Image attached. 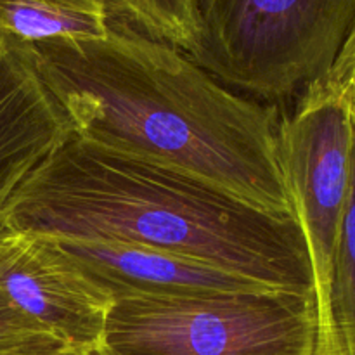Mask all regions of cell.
<instances>
[{"label": "cell", "mask_w": 355, "mask_h": 355, "mask_svg": "<svg viewBox=\"0 0 355 355\" xmlns=\"http://www.w3.org/2000/svg\"><path fill=\"white\" fill-rule=\"evenodd\" d=\"M101 355H322L315 293L259 288L114 300Z\"/></svg>", "instance_id": "3957f363"}, {"label": "cell", "mask_w": 355, "mask_h": 355, "mask_svg": "<svg viewBox=\"0 0 355 355\" xmlns=\"http://www.w3.org/2000/svg\"><path fill=\"white\" fill-rule=\"evenodd\" d=\"M0 229L137 245L200 260L276 290L315 293L295 215L69 135L0 208Z\"/></svg>", "instance_id": "7a4b0ae2"}, {"label": "cell", "mask_w": 355, "mask_h": 355, "mask_svg": "<svg viewBox=\"0 0 355 355\" xmlns=\"http://www.w3.org/2000/svg\"><path fill=\"white\" fill-rule=\"evenodd\" d=\"M45 239L111 304L132 297H182L269 288L210 263L144 246Z\"/></svg>", "instance_id": "52a82bcc"}, {"label": "cell", "mask_w": 355, "mask_h": 355, "mask_svg": "<svg viewBox=\"0 0 355 355\" xmlns=\"http://www.w3.org/2000/svg\"><path fill=\"white\" fill-rule=\"evenodd\" d=\"M0 293L62 345L96 352L111 300L42 236L0 229Z\"/></svg>", "instance_id": "8992f818"}, {"label": "cell", "mask_w": 355, "mask_h": 355, "mask_svg": "<svg viewBox=\"0 0 355 355\" xmlns=\"http://www.w3.org/2000/svg\"><path fill=\"white\" fill-rule=\"evenodd\" d=\"M69 135L64 114L23 45L0 38V208Z\"/></svg>", "instance_id": "ba28073f"}, {"label": "cell", "mask_w": 355, "mask_h": 355, "mask_svg": "<svg viewBox=\"0 0 355 355\" xmlns=\"http://www.w3.org/2000/svg\"><path fill=\"white\" fill-rule=\"evenodd\" d=\"M111 16L191 55L200 38V0H103Z\"/></svg>", "instance_id": "8fae6325"}, {"label": "cell", "mask_w": 355, "mask_h": 355, "mask_svg": "<svg viewBox=\"0 0 355 355\" xmlns=\"http://www.w3.org/2000/svg\"><path fill=\"white\" fill-rule=\"evenodd\" d=\"M58 338L49 335L42 326L17 311L0 293V354L33 349H61Z\"/></svg>", "instance_id": "7c38bea8"}, {"label": "cell", "mask_w": 355, "mask_h": 355, "mask_svg": "<svg viewBox=\"0 0 355 355\" xmlns=\"http://www.w3.org/2000/svg\"><path fill=\"white\" fill-rule=\"evenodd\" d=\"M318 82L324 83L326 87H329L333 92L342 96L343 99H347L350 90L355 87V24L350 30L335 64L331 66L328 75Z\"/></svg>", "instance_id": "4fadbf2b"}, {"label": "cell", "mask_w": 355, "mask_h": 355, "mask_svg": "<svg viewBox=\"0 0 355 355\" xmlns=\"http://www.w3.org/2000/svg\"><path fill=\"white\" fill-rule=\"evenodd\" d=\"M352 148V104L322 82L309 85L295 110L279 118L277 153L311 255L321 342L328 319L333 253L349 196Z\"/></svg>", "instance_id": "5b68a950"}, {"label": "cell", "mask_w": 355, "mask_h": 355, "mask_svg": "<svg viewBox=\"0 0 355 355\" xmlns=\"http://www.w3.org/2000/svg\"><path fill=\"white\" fill-rule=\"evenodd\" d=\"M21 45L71 135L295 215L277 111L229 90L182 51L114 17L104 37Z\"/></svg>", "instance_id": "6da1fadb"}, {"label": "cell", "mask_w": 355, "mask_h": 355, "mask_svg": "<svg viewBox=\"0 0 355 355\" xmlns=\"http://www.w3.org/2000/svg\"><path fill=\"white\" fill-rule=\"evenodd\" d=\"M111 21L103 0H0V38L17 44L104 37Z\"/></svg>", "instance_id": "9c48e42d"}, {"label": "cell", "mask_w": 355, "mask_h": 355, "mask_svg": "<svg viewBox=\"0 0 355 355\" xmlns=\"http://www.w3.org/2000/svg\"><path fill=\"white\" fill-rule=\"evenodd\" d=\"M355 24V0H200L191 61L225 85L288 99L324 78Z\"/></svg>", "instance_id": "277c9868"}, {"label": "cell", "mask_w": 355, "mask_h": 355, "mask_svg": "<svg viewBox=\"0 0 355 355\" xmlns=\"http://www.w3.org/2000/svg\"><path fill=\"white\" fill-rule=\"evenodd\" d=\"M347 101H349V103L352 104V106L355 107V87H354L352 90H350V94H349V96H347Z\"/></svg>", "instance_id": "9a60e30c"}, {"label": "cell", "mask_w": 355, "mask_h": 355, "mask_svg": "<svg viewBox=\"0 0 355 355\" xmlns=\"http://www.w3.org/2000/svg\"><path fill=\"white\" fill-rule=\"evenodd\" d=\"M0 355H101L99 352H90V350H75L68 347L61 349H33V350H19V352H9Z\"/></svg>", "instance_id": "5bb4252c"}, {"label": "cell", "mask_w": 355, "mask_h": 355, "mask_svg": "<svg viewBox=\"0 0 355 355\" xmlns=\"http://www.w3.org/2000/svg\"><path fill=\"white\" fill-rule=\"evenodd\" d=\"M349 196L331 262L322 355H355V107Z\"/></svg>", "instance_id": "30bf717a"}]
</instances>
